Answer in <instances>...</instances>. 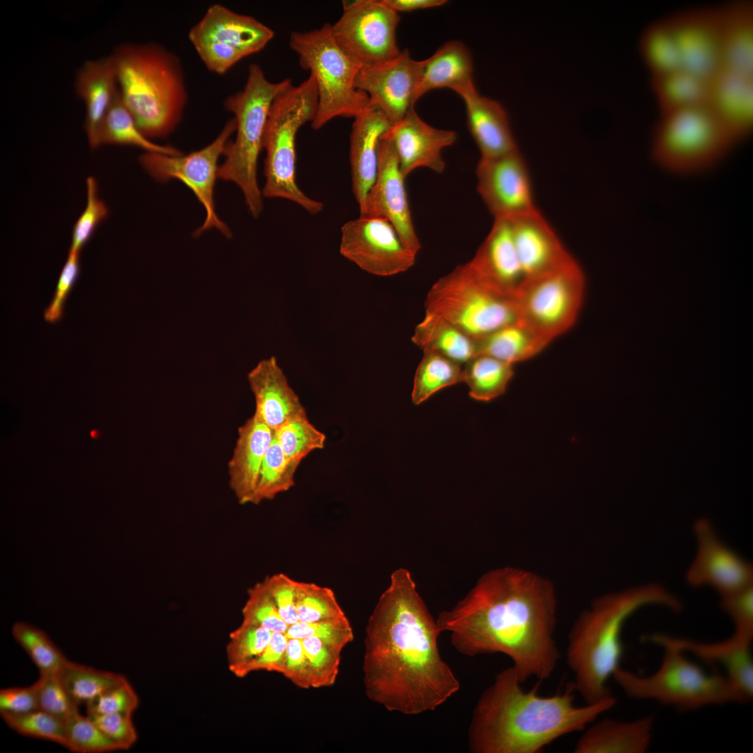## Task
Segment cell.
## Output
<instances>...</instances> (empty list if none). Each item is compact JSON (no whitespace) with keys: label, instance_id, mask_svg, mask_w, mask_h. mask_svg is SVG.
Returning a JSON list of instances; mask_svg holds the SVG:
<instances>
[{"label":"cell","instance_id":"cell-47","mask_svg":"<svg viewBox=\"0 0 753 753\" xmlns=\"http://www.w3.org/2000/svg\"><path fill=\"white\" fill-rule=\"evenodd\" d=\"M0 714L6 724L21 735L67 746L64 722L40 709Z\"/></svg>","mask_w":753,"mask_h":753},{"label":"cell","instance_id":"cell-6","mask_svg":"<svg viewBox=\"0 0 753 753\" xmlns=\"http://www.w3.org/2000/svg\"><path fill=\"white\" fill-rule=\"evenodd\" d=\"M291 84L289 79L270 81L259 65L251 63L243 89L224 101L225 109L234 114L236 137L227 147L218 176L238 186L254 217L263 210L257 165L269 110L275 97Z\"/></svg>","mask_w":753,"mask_h":753},{"label":"cell","instance_id":"cell-30","mask_svg":"<svg viewBox=\"0 0 753 753\" xmlns=\"http://www.w3.org/2000/svg\"><path fill=\"white\" fill-rule=\"evenodd\" d=\"M469 262L484 278L514 296L526 281L509 218L494 219L489 233Z\"/></svg>","mask_w":753,"mask_h":753},{"label":"cell","instance_id":"cell-27","mask_svg":"<svg viewBox=\"0 0 753 753\" xmlns=\"http://www.w3.org/2000/svg\"><path fill=\"white\" fill-rule=\"evenodd\" d=\"M391 123L379 109L368 105L353 118L350 135L352 189L360 206L374 185L378 172L379 145Z\"/></svg>","mask_w":753,"mask_h":753},{"label":"cell","instance_id":"cell-9","mask_svg":"<svg viewBox=\"0 0 753 753\" xmlns=\"http://www.w3.org/2000/svg\"><path fill=\"white\" fill-rule=\"evenodd\" d=\"M289 46L298 55L300 66L315 81L318 106L311 123L314 129L337 117L353 119L368 107V96L355 85L363 66L339 47L330 24L310 31H293Z\"/></svg>","mask_w":753,"mask_h":753},{"label":"cell","instance_id":"cell-5","mask_svg":"<svg viewBox=\"0 0 753 753\" xmlns=\"http://www.w3.org/2000/svg\"><path fill=\"white\" fill-rule=\"evenodd\" d=\"M111 56L121 100L139 129L150 139L169 135L188 100L180 58L153 43L123 44Z\"/></svg>","mask_w":753,"mask_h":753},{"label":"cell","instance_id":"cell-35","mask_svg":"<svg viewBox=\"0 0 753 753\" xmlns=\"http://www.w3.org/2000/svg\"><path fill=\"white\" fill-rule=\"evenodd\" d=\"M411 340L423 353H435L462 365L477 355L476 339L445 319L427 312L415 328Z\"/></svg>","mask_w":753,"mask_h":753},{"label":"cell","instance_id":"cell-40","mask_svg":"<svg viewBox=\"0 0 753 753\" xmlns=\"http://www.w3.org/2000/svg\"><path fill=\"white\" fill-rule=\"evenodd\" d=\"M461 382L463 365L435 353H423L414 377L412 402L420 404L441 390Z\"/></svg>","mask_w":753,"mask_h":753},{"label":"cell","instance_id":"cell-14","mask_svg":"<svg viewBox=\"0 0 753 753\" xmlns=\"http://www.w3.org/2000/svg\"><path fill=\"white\" fill-rule=\"evenodd\" d=\"M236 131L234 118L228 121L216 138L207 146L188 154L178 155L145 152L139 158L143 168L158 181L177 179L195 194L205 210L202 225L195 231L198 236L204 231L216 229L227 238L231 236L229 227L218 217L214 201V190L218 178V160L224 155Z\"/></svg>","mask_w":753,"mask_h":753},{"label":"cell","instance_id":"cell-37","mask_svg":"<svg viewBox=\"0 0 753 753\" xmlns=\"http://www.w3.org/2000/svg\"><path fill=\"white\" fill-rule=\"evenodd\" d=\"M477 355H487L513 365L532 358L549 342L518 320L476 340Z\"/></svg>","mask_w":753,"mask_h":753},{"label":"cell","instance_id":"cell-43","mask_svg":"<svg viewBox=\"0 0 753 753\" xmlns=\"http://www.w3.org/2000/svg\"><path fill=\"white\" fill-rule=\"evenodd\" d=\"M16 642L27 653L40 674H59L68 660L41 629L24 621L11 628Z\"/></svg>","mask_w":753,"mask_h":753},{"label":"cell","instance_id":"cell-52","mask_svg":"<svg viewBox=\"0 0 753 753\" xmlns=\"http://www.w3.org/2000/svg\"><path fill=\"white\" fill-rule=\"evenodd\" d=\"M242 616V622L261 627L272 632L285 633L289 627L280 616L262 581L257 583L248 590Z\"/></svg>","mask_w":753,"mask_h":753},{"label":"cell","instance_id":"cell-15","mask_svg":"<svg viewBox=\"0 0 753 753\" xmlns=\"http://www.w3.org/2000/svg\"><path fill=\"white\" fill-rule=\"evenodd\" d=\"M343 13L331 24L339 47L363 66L384 62L400 54L397 27L400 15L381 0L342 1Z\"/></svg>","mask_w":753,"mask_h":753},{"label":"cell","instance_id":"cell-18","mask_svg":"<svg viewBox=\"0 0 753 753\" xmlns=\"http://www.w3.org/2000/svg\"><path fill=\"white\" fill-rule=\"evenodd\" d=\"M424 65L425 59H413L405 49L393 59L362 66L355 85L367 94L369 105L381 110L392 126L414 107Z\"/></svg>","mask_w":753,"mask_h":753},{"label":"cell","instance_id":"cell-10","mask_svg":"<svg viewBox=\"0 0 753 753\" xmlns=\"http://www.w3.org/2000/svg\"><path fill=\"white\" fill-rule=\"evenodd\" d=\"M425 312L480 339L519 320L515 296L495 286L467 262L439 278L429 289Z\"/></svg>","mask_w":753,"mask_h":753},{"label":"cell","instance_id":"cell-13","mask_svg":"<svg viewBox=\"0 0 753 753\" xmlns=\"http://www.w3.org/2000/svg\"><path fill=\"white\" fill-rule=\"evenodd\" d=\"M273 37L274 31L257 19L219 3L208 7L188 33L201 61L218 75L261 51Z\"/></svg>","mask_w":753,"mask_h":753},{"label":"cell","instance_id":"cell-8","mask_svg":"<svg viewBox=\"0 0 753 753\" xmlns=\"http://www.w3.org/2000/svg\"><path fill=\"white\" fill-rule=\"evenodd\" d=\"M662 648L661 664L648 676L621 667L616 670L612 678L628 697L655 701L682 711L747 702L723 673L706 671L676 648Z\"/></svg>","mask_w":753,"mask_h":753},{"label":"cell","instance_id":"cell-42","mask_svg":"<svg viewBox=\"0 0 753 753\" xmlns=\"http://www.w3.org/2000/svg\"><path fill=\"white\" fill-rule=\"evenodd\" d=\"M274 439L289 462L298 467L310 453L324 448L326 436L305 413L287 420L275 430Z\"/></svg>","mask_w":753,"mask_h":753},{"label":"cell","instance_id":"cell-58","mask_svg":"<svg viewBox=\"0 0 753 753\" xmlns=\"http://www.w3.org/2000/svg\"><path fill=\"white\" fill-rule=\"evenodd\" d=\"M288 637L283 632H272L271 639L264 650L255 658L231 671L236 676L243 678L254 671H267L282 673Z\"/></svg>","mask_w":753,"mask_h":753},{"label":"cell","instance_id":"cell-63","mask_svg":"<svg viewBox=\"0 0 753 753\" xmlns=\"http://www.w3.org/2000/svg\"><path fill=\"white\" fill-rule=\"evenodd\" d=\"M388 8L396 13L412 12L418 10L441 6L446 0H381Z\"/></svg>","mask_w":753,"mask_h":753},{"label":"cell","instance_id":"cell-23","mask_svg":"<svg viewBox=\"0 0 753 753\" xmlns=\"http://www.w3.org/2000/svg\"><path fill=\"white\" fill-rule=\"evenodd\" d=\"M383 137L392 140L405 178L420 167L441 174L446 167L442 151L457 139L456 132L439 129L425 123L414 107L392 125Z\"/></svg>","mask_w":753,"mask_h":753},{"label":"cell","instance_id":"cell-22","mask_svg":"<svg viewBox=\"0 0 753 753\" xmlns=\"http://www.w3.org/2000/svg\"><path fill=\"white\" fill-rule=\"evenodd\" d=\"M752 639L736 632L727 639L715 642L700 641L662 633L644 637L646 642L660 648H674L707 663L721 667L723 674L747 702L753 697V660L750 651Z\"/></svg>","mask_w":753,"mask_h":753},{"label":"cell","instance_id":"cell-19","mask_svg":"<svg viewBox=\"0 0 753 753\" xmlns=\"http://www.w3.org/2000/svg\"><path fill=\"white\" fill-rule=\"evenodd\" d=\"M476 176L477 191L494 219L538 210L528 170L518 149L495 158L480 157Z\"/></svg>","mask_w":753,"mask_h":753},{"label":"cell","instance_id":"cell-17","mask_svg":"<svg viewBox=\"0 0 753 753\" xmlns=\"http://www.w3.org/2000/svg\"><path fill=\"white\" fill-rule=\"evenodd\" d=\"M693 532L697 552L685 576L690 586H709L721 597L753 585L752 563L721 539L710 520H696Z\"/></svg>","mask_w":753,"mask_h":753},{"label":"cell","instance_id":"cell-24","mask_svg":"<svg viewBox=\"0 0 753 753\" xmlns=\"http://www.w3.org/2000/svg\"><path fill=\"white\" fill-rule=\"evenodd\" d=\"M735 144L753 128V73L722 68L711 79L706 104Z\"/></svg>","mask_w":753,"mask_h":753},{"label":"cell","instance_id":"cell-54","mask_svg":"<svg viewBox=\"0 0 753 753\" xmlns=\"http://www.w3.org/2000/svg\"><path fill=\"white\" fill-rule=\"evenodd\" d=\"M86 204L75 222L72 233L70 250L80 252L89 241L98 225L107 216L108 208L99 197L96 179L89 176L86 179Z\"/></svg>","mask_w":753,"mask_h":753},{"label":"cell","instance_id":"cell-20","mask_svg":"<svg viewBox=\"0 0 753 753\" xmlns=\"http://www.w3.org/2000/svg\"><path fill=\"white\" fill-rule=\"evenodd\" d=\"M404 179L392 140L382 137L376 178L359 206L360 215L387 220L405 247L417 255L421 244L413 226Z\"/></svg>","mask_w":753,"mask_h":753},{"label":"cell","instance_id":"cell-32","mask_svg":"<svg viewBox=\"0 0 753 753\" xmlns=\"http://www.w3.org/2000/svg\"><path fill=\"white\" fill-rule=\"evenodd\" d=\"M77 94L85 105V130L92 149L99 147L98 136L103 120L119 91L112 56L86 62L75 81Z\"/></svg>","mask_w":753,"mask_h":753},{"label":"cell","instance_id":"cell-29","mask_svg":"<svg viewBox=\"0 0 753 753\" xmlns=\"http://www.w3.org/2000/svg\"><path fill=\"white\" fill-rule=\"evenodd\" d=\"M273 439L274 431L254 414L239 427L228 473L230 487L240 503H252L260 469Z\"/></svg>","mask_w":753,"mask_h":753},{"label":"cell","instance_id":"cell-53","mask_svg":"<svg viewBox=\"0 0 753 753\" xmlns=\"http://www.w3.org/2000/svg\"><path fill=\"white\" fill-rule=\"evenodd\" d=\"M285 634L288 638L299 639L316 637L342 652L354 638L353 628L347 616L314 623L298 621L289 625Z\"/></svg>","mask_w":753,"mask_h":753},{"label":"cell","instance_id":"cell-51","mask_svg":"<svg viewBox=\"0 0 753 753\" xmlns=\"http://www.w3.org/2000/svg\"><path fill=\"white\" fill-rule=\"evenodd\" d=\"M38 709L65 721L78 711V705L73 699L59 674H40L32 684Z\"/></svg>","mask_w":753,"mask_h":753},{"label":"cell","instance_id":"cell-4","mask_svg":"<svg viewBox=\"0 0 753 753\" xmlns=\"http://www.w3.org/2000/svg\"><path fill=\"white\" fill-rule=\"evenodd\" d=\"M648 606L676 613L683 610L676 595L659 584L650 583L599 596L577 618L569 632L566 660L575 691L586 703L612 695L607 684L620 667L624 624Z\"/></svg>","mask_w":753,"mask_h":753},{"label":"cell","instance_id":"cell-34","mask_svg":"<svg viewBox=\"0 0 753 753\" xmlns=\"http://www.w3.org/2000/svg\"><path fill=\"white\" fill-rule=\"evenodd\" d=\"M473 73L472 57L467 47L459 40L446 42L425 59L416 101L434 89L448 88L455 92L474 84Z\"/></svg>","mask_w":753,"mask_h":753},{"label":"cell","instance_id":"cell-44","mask_svg":"<svg viewBox=\"0 0 753 753\" xmlns=\"http://www.w3.org/2000/svg\"><path fill=\"white\" fill-rule=\"evenodd\" d=\"M68 693L79 706L125 678L119 674L96 669L68 660L59 673Z\"/></svg>","mask_w":753,"mask_h":753},{"label":"cell","instance_id":"cell-49","mask_svg":"<svg viewBox=\"0 0 753 753\" xmlns=\"http://www.w3.org/2000/svg\"><path fill=\"white\" fill-rule=\"evenodd\" d=\"M272 632L261 627L241 624L229 634L226 655L231 671L258 656L268 645Z\"/></svg>","mask_w":753,"mask_h":753},{"label":"cell","instance_id":"cell-41","mask_svg":"<svg viewBox=\"0 0 753 753\" xmlns=\"http://www.w3.org/2000/svg\"><path fill=\"white\" fill-rule=\"evenodd\" d=\"M639 50L651 76L681 68L675 42L664 18L644 29L639 37Z\"/></svg>","mask_w":753,"mask_h":753},{"label":"cell","instance_id":"cell-16","mask_svg":"<svg viewBox=\"0 0 753 753\" xmlns=\"http://www.w3.org/2000/svg\"><path fill=\"white\" fill-rule=\"evenodd\" d=\"M340 252L362 270L381 277L408 271L416 257L387 220L361 215L342 227Z\"/></svg>","mask_w":753,"mask_h":753},{"label":"cell","instance_id":"cell-1","mask_svg":"<svg viewBox=\"0 0 753 753\" xmlns=\"http://www.w3.org/2000/svg\"><path fill=\"white\" fill-rule=\"evenodd\" d=\"M441 633L410 572L395 570L365 628L367 697L388 711L416 715L456 694L460 683L439 653Z\"/></svg>","mask_w":753,"mask_h":753},{"label":"cell","instance_id":"cell-38","mask_svg":"<svg viewBox=\"0 0 753 753\" xmlns=\"http://www.w3.org/2000/svg\"><path fill=\"white\" fill-rule=\"evenodd\" d=\"M98 143L99 146L102 144L130 145L142 149L146 152L171 155L183 153L176 147L158 144L146 137L124 105L119 91L103 120Z\"/></svg>","mask_w":753,"mask_h":753},{"label":"cell","instance_id":"cell-55","mask_svg":"<svg viewBox=\"0 0 753 753\" xmlns=\"http://www.w3.org/2000/svg\"><path fill=\"white\" fill-rule=\"evenodd\" d=\"M138 706V696L126 678L86 703L88 715H132Z\"/></svg>","mask_w":753,"mask_h":753},{"label":"cell","instance_id":"cell-31","mask_svg":"<svg viewBox=\"0 0 753 753\" xmlns=\"http://www.w3.org/2000/svg\"><path fill=\"white\" fill-rule=\"evenodd\" d=\"M586 727L577 741L575 753H644L653 739L651 715L632 720L605 718Z\"/></svg>","mask_w":753,"mask_h":753},{"label":"cell","instance_id":"cell-48","mask_svg":"<svg viewBox=\"0 0 753 753\" xmlns=\"http://www.w3.org/2000/svg\"><path fill=\"white\" fill-rule=\"evenodd\" d=\"M67 746L78 753H103L120 750L88 715L76 712L64 721Z\"/></svg>","mask_w":753,"mask_h":753},{"label":"cell","instance_id":"cell-33","mask_svg":"<svg viewBox=\"0 0 753 753\" xmlns=\"http://www.w3.org/2000/svg\"><path fill=\"white\" fill-rule=\"evenodd\" d=\"M722 68L753 73V4L736 0L717 6Z\"/></svg>","mask_w":753,"mask_h":753},{"label":"cell","instance_id":"cell-28","mask_svg":"<svg viewBox=\"0 0 753 753\" xmlns=\"http://www.w3.org/2000/svg\"><path fill=\"white\" fill-rule=\"evenodd\" d=\"M464 102L469 131L482 158H495L517 150L507 113L496 100L481 96L470 84L455 91Z\"/></svg>","mask_w":753,"mask_h":753},{"label":"cell","instance_id":"cell-45","mask_svg":"<svg viewBox=\"0 0 753 753\" xmlns=\"http://www.w3.org/2000/svg\"><path fill=\"white\" fill-rule=\"evenodd\" d=\"M297 469L286 458L273 439L260 469L252 503L273 499L290 489L295 484Z\"/></svg>","mask_w":753,"mask_h":753},{"label":"cell","instance_id":"cell-46","mask_svg":"<svg viewBox=\"0 0 753 753\" xmlns=\"http://www.w3.org/2000/svg\"><path fill=\"white\" fill-rule=\"evenodd\" d=\"M296 594L298 621L314 623L346 616L328 587L297 581Z\"/></svg>","mask_w":753,"mask_h":753},{"label":"cell","instance_id":"cell-11","mask_svg":"<svg viewBox=\"0 0 753 753\" xmlns=\"http://www.w3.org/2000/svg\"><path fill=\"white\" fill-rule=\"evenodd\" d=\"M736 144L706 105L660 114L650 143L655 164L680 176L716 166Z\"/></svg>","mask_w":753,"mask_h":753},{"label":"cell","instance_id":"cell-2","mask_svg":"<svg viewBox=\"0 0 753 753\" xmlns=\"http://www.w3.org/2000/svg\"><path fill=\"white\" fill-rule=\"evenodd\" d=\"M557 601L548 579L503 567L482 575L470 591L436 619L462 655L502 653L522 683L554 672L561 655L554 632Z\"/></svg>","mask_w":753,"mask_h":753},{"label":"cell","instance_id":"cell-57","mask_svg":"<svg viewBox=\"0 0 753 753\" xmlns=\"http://www.w3.org/2000/svg\"><path fill=\"white\" fill-rule=\"evenodd\" d=\"M282 619L289 625L298 621L296 609L297 581L284 573L266 577L262 581Z\"/></svg>","mask_w":753,"mask_h":753},{"label":"cell","instance_id":"cell-39","mask_svg":"<svg viewBox=\"0 0 753 753\" xmlns=\"http://www.w3.org/2000/svg\"><path fill=\"white\" fill-rule=\"evenodd\" d=\"M514 375L513 365L478 354L463 365V382L473 400L489 402L506 390Z\"/></svg>","mask_w":753,"mask_h":753},{"label":"cell","instance_id":"cell-50","mask_svg":"<svg viewBox=\"0 0 753 753\" xmlns=\"http://www.w3.org/2000/svg\"><path fill=\"white\" fill-rule=\"evenodd\" d=\"M301 640L310 666L312 688L333 686L339 674L342 651L316 637Z\"/></svg>","mask_w":753,"mask_h":753},{"label":"cell","instance_id":"cell-25","mask_svg":"<svg viewBox=\"0 0 753 753\" xmlns=\"http://www.w3.org/2000/svg\"><path fill=\"white\" fill-rule=\"evenodd\" d=\"M509 220L526 281L572 259L538 210Z\"/></svg>","mask_w":753,"mask_h":753},{"label":"cell","instance_id":"cell-3","mask_svg":"<svg viewBox=\"0 0 753 753\" xmlns=\"http://www.w3.org/2000/svg\"><path fill=\"white\" fill-rule=\"evenodd\" d=\"M522 683L511 666L482 692L469 727V752L538 753L561 737L584 730L616 703L611 695L577 706L572 683L551 696L540 695L538 685L526 691Z\"/></svg>","mask_w":753,"mask_h":753},{"label":"cell","instance_id":"cell-7","mask_svg":"<svg viewBox=\"0 0 753 753\" xmlns=\"http://www.w3.org/2000/svg\"><path fill=\"white\" fill-rule=\"evenodd\" d=\"M317 106L312 76L298 85L291 84L273 101L263 140L266 151L263 197L287 199L312 215L320 213L324 204L305 195L297 184L296 138L301 126L312 122Z\"/></svg>","mask_w":753,"mask_h":753},{"label":"cell","instance_id":"cell-61","mask_svg":"<svg viewBox=\"0 0 753 753\" xmlns=\"http://www.w3.org/2000/svg\"><path fill=\"white\" fill-rule=\"evenodd\" d=\"M281 674L301 689L312 688L310 666L301 639L288 638Z\"/></svg>","mask_w":753,"mask_h":753},{"label":"cell","instance_id":"cell-26","mask_svg":"<svg viewBox=\"0 0 753 753\" xmlns=\"http://www.w3.org/2000/svg\"><path fill=\"white\" fill-rule=\"evenodd\" d=\"M256 415L273 431L287 420L307 413L275 356L260 360L248 374Z\"/></svg>","mask_w":753,"mask_h":753},{"label":"cell","instance_id":"cell-56","mask_svg":"<svg viewBox=\"0 0 753 753\" xmlns=\"http://www.w3.org/2000/svg\"><path fill=\"white\" fill-rule=\"evenodd\" d=\"M720 604L731 618L734 632L753 639V585L721 596Z\"/></svg>","mask_w":753,"mask_h":753},{"label":"cell","instance_id":"cell-59","mask_svg":"<svg viewBox=\"0 0 753 753\" xmlns=\"http://www.w3.org/2000/svg\"><path fill=\"white\" fill-rule=\"evenodd\" d=\"M79 253L69 250L53 299L44 312V318L49 322H56L63 317L65 301L79 274Z\"/></svg>","mask_w":753,"mask_h":753},{"label":"cell","instance_id":"cell-36","mask_svg":"<svg viewBox=\"0 0 753 753\" xmlns=\"http://www.w3.org/2000/svg\"><path fill=\"white\" fill-rule=\"evenodd\" d=\"M710 79L680 68L651 76L650 86L660 114L706 105Z\"/></svg>","mask_w":753,"mask_h":753},{"label":"cell","instance_id":"cell-12","mask_svg":"<svg viewBox=\"0 0 753 753\" xmlns=\"http://www.w3.org/2000/svg\"><path fill=\"white\" fill-rule=\"evenodd\" d=\"M584 287L583 273L573 258L527 280L515 294L519 320L550 342L575 324Z\"/></svg>","mask_w":753,"mask_h":753},{"label":"cell","instance_id":"cell-21","mask_svg":"<svg viewBox=\"0 0 753 753\" xmlns=\"http://www.w3.org/2000/svg\"><path fill=\"white\" fill-rule=\"evenodd\" d=\"M681 68L711 79L722 68L717 7L685 9L664 18Z\"/></svg>","mask_w":753,"mask_h":753},{"label":"cell","instance_id":"cell-62","mask_svg":"<svg viewBox=\"0 0 753 753\" xmlns=\"http://www.w3.org/2000/svg\"><path fill=\"white\" fill-rule=\"evenodd\" d=\"M38 709L36 695L31 685L0 690V713L19 714Z\"/></svg>","mask_w":753,"mask_h":753},{"label":"cell","instance_id":"cell-60","mask_svg":"<svg viewBox=\"0 0 753 753\" xmlns=\"http://www.w3.org/2000/svg\"><path fill=\"white\" fill-rule=\"evenodd\" d=\"M88 716L120 750H128L137 742L138 736L132 720V715L115 713Z\"/></svg>","mask_w":753,"mask_h":753}]
</instances>
